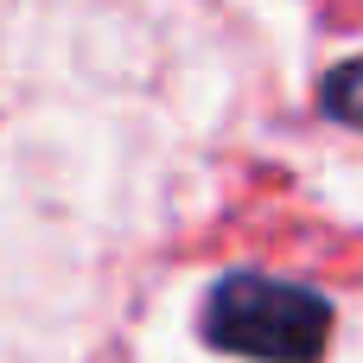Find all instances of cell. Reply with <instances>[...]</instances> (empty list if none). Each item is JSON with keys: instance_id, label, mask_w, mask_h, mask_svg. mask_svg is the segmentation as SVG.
I'll use <instances>...</instances> for the list:
<instances>
[{"instance_id": "obj_1", "label": "cell", "mask_w": 363, "mask_h": 363, "mask_svg": "<svg viewBox=\"0 0 363 363\" xmlns=\"http://www.w3.org/2000/svg\"><path fill=\"white\" fill-rule=\"evenodd\" d=\"M198 332H204L211 351L242 357V363H319L332 351L338 306L306 281L236 268L204 294Z\"/></svg>"}, {"instance_id": "obj_2", "label": "cell", "mask_w": 363, "mask_h": 363, "mask_svg": "<svg viewBox=\"0 0 363 363\" xmlns=\"http://www.w3.org/2000/svg\"><path fill=\"white\" fill-rule=\"evenodd\" d=\"M319 108H325L332 121H345V128H363V57H345V64L325 70Z\"/></svg>"}]
</instances>
